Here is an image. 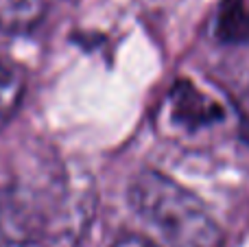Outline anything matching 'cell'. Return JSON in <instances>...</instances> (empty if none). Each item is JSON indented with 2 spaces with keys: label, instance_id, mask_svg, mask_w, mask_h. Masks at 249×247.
I'll list each match as a JSON object with an SVG mask.
<instances>
[{
  "label": "cell",
  "instance_id": "cell-4",
  "mask_svg": "<svg viewBox=\"0 0 249 247\" xmlns=\"http://www.w3.org/2000/svg\"><path fill=\"white\" fill-rule=\"evenodd\" d=\"M26 92V79L22 68L7 59H0V129L9 125L18 114Z\"/></svg>",
  "mask_w": 249,
  "mask_h": 247
},
{
  "label": "cell",
  "instance_id": "cell-5",
  "mask_svg": "<svg viewBox=\"0 0 249 247\" xmlns=\"http://www.w3.org/2000/svg\"><path fill=\"white\" fill-rule=\"evenodd\" d=\"M46 0H0V29L24 33L42 22Z\"/></svg>",
  "mask_w": 249,
  "mask_h": 247
},
{
  "label": "cell",
  "instance_id": "cell-1",
  "mask_svg": "<svg viewBox=\"0 0 249 247\" xmlns=\"http://www.w3.org/2000/svg\"><path fill=\"white\" fill-rule=\"evenodd\" d=\"M94 214L90 182L64 166L16 177L0 197V247H77Z\"/></svg>",
  "mask_w": 249,
  "mask_h": 247
},
{
  "label": "cell",
  "instance_id": "cell-3",
  "mask_svg": "<svg viewBox=\"0 0 249 247\" xmlns=\"http://www.w3.org/2000/svg\"><path fill=\"white\" fill-rule=\"evenodd\" d=\"M221 105L212 96L190 83H181L171 94V114L186 129H199L208 123L219 121Z\"/></svg>",
  "mask_w": 249,
  "mask_h": 247
},
{
  "label": "cell",
  "instance_id": "cell-2",
  "mask_svg": "<svg viewBox=\"0 0 249 247\" xmlns=\"http://www.w3.org/2000/svg\"><path fill=\"white\" fill-rule=\"evenodd\" d=\"M129 208L162 247H221L219 223L193 191L155 169H144L129 182Z\"/></svg>",
  "mask_w": 249,
  "mask_h": 247
},
{
  "label": "cell",
  "instance_id": "cell-6",
  "mask_svg": "<svg viewBox=\"0 0 249 247\" xmlns=\"http://www.w3.org/2000/svg\"><path fill=\"white\" fill-rule=\"evenodd\" d=\"M112 247H162L158 241L153 239H146V236H140V234H129V236H123L118 239Z\"/></svg>",
  "mask_w": 249,
  "mask_h": 247
}]
</instances>
